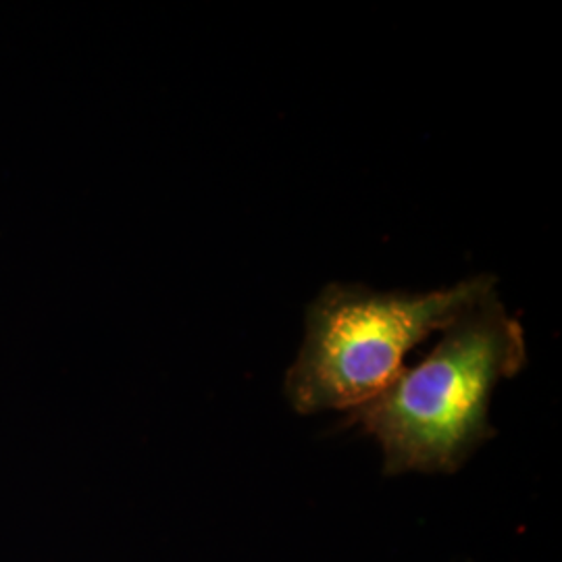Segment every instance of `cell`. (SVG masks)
<instances>
[{
	"mask_svg": "<svg viewBox=\"0 0 562 562\" xmlns=\"http://www.w3.org/2000/svg\"><path fill=\"white\" fill-rule=\"evenodd\" d=\"M525 362V329L494 288L443 329L417 367L352 411L348 423L380 442L385 475L454 473L494 436L492 394Z\"/></svg>",
	"mask_w": 562,
	"mask_h": 562,
	"instance_id": "1",
	"label": "cell"
},
{
	"mask_svg": "<svg viewBox=\"0 0 562 562\" xmlns=\"http://www.w3.org/2000/svg\"><path fill=\"white\" fill-rule=\"evenodd\" d=\"M496 288L477 276L431 292H382L329 283L306 306L304 341L285 375V396L301 415L357 411L404 371V357L457 322Z\"/></svg>",
	"mask_w": 562,
	"mask_h": 562,
	"instance_id": "2",
	"label": "cell"
}]
</instances>
